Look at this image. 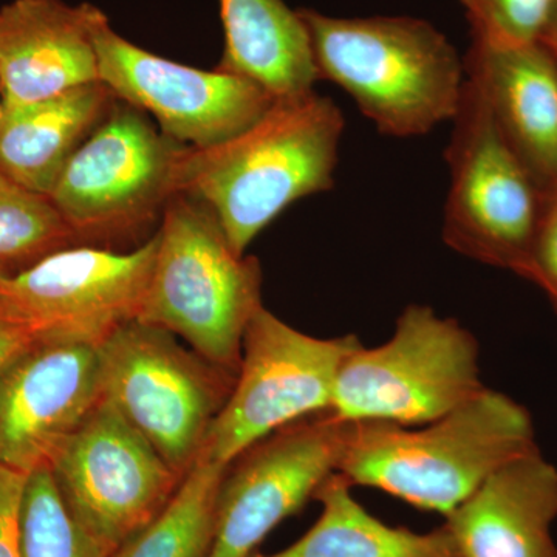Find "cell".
Segmentation results:
<instances>
[{"label": "cell", "instance_id": "obj_22", "mask_svg": "<svg viewBox=\"0 0 557 557\" xmlns=\"http://www.w3.org/2000/svg\"><path fill=\"white\" fill-rule=\"evenodd\" d=\"M79 245L49 197L24 188L0 171V269L32 265Z\"/></svg>", "mask_w": 557, "mask_h": 557}, {"label": "cell", "instance_id": "obj_28", "mask_svg": "<svg viewBox=\"0 0 557 557\" xmlns=\"http://www.w3.org/2000/svg\"><path fill=\"white\" fill-rule=\"evenodd\" d=\"M542 42L547 44L549 49L555 51L557 54V0L555 11H553L552 21H549L547 32H545Z\"/></svg>", "mask_w": 557, "mask_h": 557}, {"label": "cell", "instance_id": "obj_19", "mask_svg": "<svg viewBox=\"0 0 557 557\" xmlns=\"http://www.w3.org/2000/svg\"><path fill=\"white\" fill-rule=\"evenodd\" d=\"M218 70L252 81L274 100L313 91L319 81L306 22L284 0H219Z\"/></svg>", "mask_w": 557, "mask_h": 557}, {"label": "cell", "instance_id": "obj_3", "mask_svg": "<svg viewBox=\"0 0 557 557\" xmlns=\"http://www.w3.org/2000/svg\"><path fill=\"white\" fill-rule=\"evenodd\" d=\"M299 13L319 79L350 95L381 134L421 137L456 116L467 84L465 58L434 25L408 16Z\"/></svg>", "mask_w": 557, "mask_h": 557}, {"label": "cell", "instance_id": "obj_12", "mask_svg": "<svg viewBox=\"0 0 557 557\" xmlns=\"http://www.w3.org/2000/svg\"><path fill=\"white\" fill-rule=\"evenodd\" d=\"M350 421L314 413L278 429L226 469L209 557H251L271 531L298 515L338 472Z\"/></svg>", "mask_w": 557, "mask_h": 557}, {"label": "cell", "instance_id": "obj_20", "mask_svg": "<svg viewBox=\"0 0 557 557\" xmlns=\"http://www.w3.org/2000/svg\"><path fill=\"white\" fill-rule=\"evenodd\" d=\"M321 515L299 541L277 553L251 557H458L445 527L429 533L391 527L370 515L339 472L319 487Z\"/></svg>", "mask_w": 557, "mask_h": 557}, {"label": "cell", "instance_id": "obj_17", "mask_svg": "<svg viewBox=\"0 0 557 557\" xmlns=\"http://www.w3.org/2000/svg\"><path fill=\"white\" fill-rule=\"evenodd\" d=\"M445 519L458 557H557V468L541 450L520 457Z\"/></svg>", "mask_w": 557, "mask_h": 557}, {"label": "cell", "instance_id": "obj_13", "mask_svg": "<svg viewBox=\"0 0 557 557\" xmlns=\"http://www.w3.org/2000/svg\"><path fill=\"white\" fill-rule=\"evenodd\" d=\"M100 81L168 137L205 149L248 129L274 98L252 81L214 69L180 64L141 49L113 30L108 16L95 28Z\"/></svg>", "mask_w": 557, "mask_h": 557}, {"label": "cell", "instance_id": "obj_26", "mask_svg": "<svg viewBox=\"0 0 557 557\" xmlns=\"http://www.w3.org/2000/svg\"><path fill=\"white\" fill-rule=\"evenodd\" d=\"M27 478L0 465V557H21L20 516Z\"/></svg>", "mask_w": 557, "mask_h": 557}, {"label": "cell", "instance_id": "obj_21", "mask_svg": "<svg viewBox=\"0 0 557 557\" xmlns=\"http://www.w3.org/2000/svg\"><path fill=\"white\" fill-rule=\"evenodd\" d=\"M226 469L200 450L166 508L113 557H209Z\"/></svg>", "mask_w": 557, "mask_h": 557}, {"label": "cell", "instance_id": "obj_27", "mask_svg": "<svg viewBox=\"0 0 557 557\" xmlns=\"http://www.w3.org/2000/svg\"><path fill=\"white\" fill-rule=\"evenodd\" d=\"M32 339L21 332L0 321V369L21 354L22 350L32 346Z\"/></svg>", "mask_w": 557, "mask_h": 557}, {"label": "cell", "instance_id": "obj_25", "mask_svg": "<svg viewBox=\"0 0 557 557\" xmlns=\"http://www.w3.org/2000/svg\"><path fill=\"white\" fill-rule=\"evenodd\" d=\"M523 278L541 288L557 311V193L545 200Z\"/></svg>", "mask_w": 557, "mask_h": 557}, {"label": "cell", "instance_id": "obj_23", "mask_svg": "<svg viewBox=\"0 0 557 557\" xmlns=\"http://www.w3.org/2000/svg\"><path fill=\"white\" fill-rule=\"evenodd\" d=\"M20 537L21 557H110L73 518L51 468L28 474Z\"/></svg>", "mask_w": 557, "mask_h": 557}, {"label": "cell", "instance_id": "obj_9", "mask_svg": "<svg viewBox=\"0 0 557 557\" xmlns=\"http://www.w3.org/2000/svg\"><path fill=\"white\" fill-rule=\"evenodd\" d=\"M157 248L156 233L131 251L75 245L17 273L0 269V321L33 344L100 347L138 319Z\"/></svg>", "mask_w": 557, "mask_h": 557}, {"label": "cell", "instance_id": "obj_16", "mask_svg": "<svg viewBox=\"0 0 557 557\" xmlns=\"http://www.w3.org/2000/svg\"><path fill=\"white\" fill-rule=\"evenodd\" d=\"M465 67L498 132L545 197L557 193V54L547 44L472 39Z\"/></svg>", "mask_w": 557, "mask_h": 557}, {"label": "cell", "instance_id": "obj_6", "mask_svg": "<svg viewBox=\"0 0 557 557\" xmlns=\"http://www.w3.org/2000/svg\"><path fill=\"white\" fill-rule=\"evenodd\" d=\"M98 350L102 398L185 478L233 392L236 373L139 319L121 325Z\"/></svg>", "mask_w": 557, "mask_h": 557}, {"label": "cell", "instance_id": "obj_5", "mask_svg": "<svg viewBox=\"0 0 557 557\" xmlns=\"http://www.w3.org/2000/svg\"><path fill=\"white\" fill-rule=\"evenodd\" d=\"M479 343L457 319L421 304L406 307L394 335L359 346L339 370L332 412L344 421L421 426L478 397Z\"/></svg>", "mask_w": 557, "mask_h": 557}, {"label": "cell", "instance_id": "obj_2", "mask_svg": "<svg viewBox=\"0 0 557 557\" xmlns=\"http://www.w3.org/2000/svg\"><path fill=\"white\" fill-rule=\"evenodd\" d=\"M536 450L530 412L485 387L421 426L351 423L338 472L351 486L375 487L446 518L498 469Z\"/></svg>", "mask_w": 557, "mask_h": 557}, {"label": "cell", "instance_id": "obj_11", "mask_svg": "<svg viewBox=\"0 0 557 557\" xmlns=\"http://www.w3.org/2000/svg\"><path fill=\"white\" fill-rule=\"evenodd\" d=\"M51 471L73 518L110 557L166 508L183 480L104 398Z\"/></svg>", "mask_w": 557, "mask_h": 557}, {"label": "cell", "instance_id": "obj_1", "mask_svg": "<svg viewBox=\"0 0 557 557\" xmlns=\"http://www.w3.org/2000/svg\"><path fill=\"white\" fill-rule=\"evenodd\" d=\"M343 112L317 91L276 100L236 137L186 148L177 194L214 211L239 255L295 201L335 186Z\"/></svg>", "mask_w": 557, "mask_h": 557}, {"label": "cell", "instance_id": "obj_24", "mask_svg": "<svg viewBox=\"0 0 557 557\" xmlns=\"http://www.w3.org/2000/svg\"><path fill=\"white\" fill-rule=\"evenodd\" d=\"M472 39L493 46H523L544 39L556 0H460Z\"/></svg>", "mask_w": 557, "mask_h": 557}, {"label": "cell", "instance_id": "obj_4", "mask_svg": "<svg viewBox=\"0 0 557 557\" xmlns=\"http://www.w3.org/2000/svg\"><path fill=\"white\" fill-rule=\"evenodd\" d=\"M157 237L139 321L180 336L237 375L245 332L263 307L259 260L239 255L214 211L185 194L164 208Z\"/></svg>", "mask_w": 557, "mask_h": 557}, {"label": "cell", "instance_id": "obj_8", "mask_svg": "<svg viewBox=\"0 0 557 557\" xmlns=\"http://www.w3.org/2000/svg\"><path fill=\"white\" fill-rule=\"evenodd\" d=\"M453 123L443 240L465 258L523 277L547 197L502 137L482 90L468 76Z\"/></svg>", "mask_w": 557, "mask_h": 557}, {"label": "cell", "instance_id": "obj_14", "mask_svg": "<svg viewBox=\"0 0 557 557\" xmlns=\"http://www.w3.org/2000/svg\"><path fill=\"white\" fill-rule=\"evenodd\" d=\"M101 401L97 346L32 344L0 369V465L51 468Z\"/></svg>", "mask_w": 557, "mask_h": 557}, {"label": "cell", "instance_id": "obj_18", "mask_svg": "<svg viewBox=\"0 0 557 557\" xmlns=\"http://www.w3.org/2000/svg\"><path fill=\"white\" fill-rule=\"evenodd\" d=\"M115 100L100 81L47 100L2 106L0 171L49 197L73 153L100 126Z\"/></svg>", "mask_w": 557, "mask_h": 557}, {"label": "cell", "instance_id": "obj_10", "mask_svg": "<svg viewBox=\"0 0 557 557\" xmlns=\"http://www.w3.org/2000/svg\"><path fill=\"white\" fill-rule=\"evenodd\" d=\"M359 346L357 335L314 338L262 307L245 332L236 383L201 450L230 467L278 429L332 409L339 370Z\"/></svg>", "mask_w": 557, "mask_h": 557}, {"label": "cell", "instance_id": "obj_7", "mask_svg": "<svg viewBox=\"0 0 557 557\" xmlns=\"http://www.w3.org/2000/svg\"><path fill=\"white\" fill-rule=\"evenodd\" d=\"M186 148L145 112L116 98L73 153L49 199L79 245L132 239L161 220L177 194L175 178Z\"/></svg>", "mask_w": 557, "mask_h": 557}, {"label": "cell", "instance_id": "obj_15", "mask_svg": "<svg viewBox=\"0 0 557 557\" xmlns=\"http://www.w3.org/2000/svg\"><path fill=\"white\" fill-rule=\"evenodd\" d=\"M104 13L90 3L11 0L0 7L3 106L28 104L100 83L95 28Z\"/></svg>", "mask_w": 557, "mask_h": 557}, {"label": "cell", "instance_id": "obj_29", "mask_svg": "<svg viewBox=\"0 0 557 557\" xmlns=\"http://www.w3.org/2000/svg\"><path fill=\"white\" fill-rule=\"evenodd\" d=\"M2 106H3V102H2V91H0V115H2Z\"/></svg>", "mask_w": 557, "mask_h": 557}]
</instances>
